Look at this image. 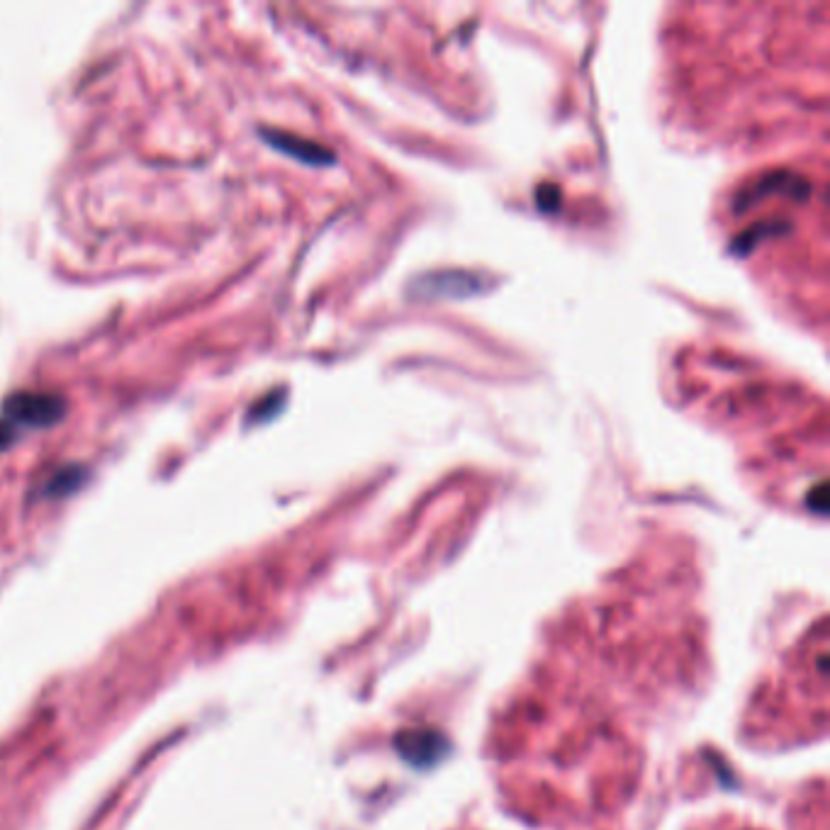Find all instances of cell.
<instances>
[{
	"mask_svg": "<svg viewBox=\"0 0 830 830\" xmlns=\"http://www.w3.org/2000/svg\"><path fill=\"white\" fill-rule=\"evenodd\" d=\"M3 409L13 422L44 429V426H54L59 419H64L66 400L56 392L20 390L5 400Z\"/></svg>",
	"mask_w": 830,
	"mask_h": 830,
	"instance_id": "obj_1",
	"label": "cell"
},
{
	"mask_svg": "<svg viewBox=\"0 0 830 830\" xmlns=\"http://www.w3.org/2000/svg\"><path fill=\"white\" fill-rule=\"evenodd\" d=\"M485 288L482 276L465 271H443L431 273V276H422L412 283V295L424 297V300H439V297H468L478 295Z\"/></svg>",
	"mask_w": 830,
	"mask_h": 830,
	"instance_id": "obj_2",
	"label": "cell"
},
{
	"mask_svg": "<svg viewBox=\"0 0 830 830\" xmlns=\"http://www.w3.org/2000/svg\"><path fill=\"white\" fill-rule=\"evenodd\" d=\"M263 139H266V142H271L276 149L285 151L288 156H293V159L305 161V164L324 166V164H332V161H334L332 151L324 149L322 144L310 142V139L295 137V134H285V132H278V130H263Z\"/></svg>",
	"mask_w": 830,
	"mask_h": 830,
	"instance_id": "obj_3",
	"label": "cell"
},
{
	"mask_svg": "<svg viewBox=\"0 0 830 830\" xmlns=\"http://www.w3.org/2000/svg\"><path fill=\"white\" fill-rule=\"evenodd\" d=\"M83 478V470L78 468V465H71V468H61L56 470L52 482H49V490L52 492H64L69 490V487H76L78 482Z\"/></svg>",
	"mask_w": 830,
	"mask_h": 830,
	"instance_id": "obj_4",
	"label": "cell"
},
{
	"mask_svg": "<svg viewBox=\"0 0 830 830\" xmlns=\"http://www.w3.org/2000/svg\"><path fill=\"white\" fill-rule=\"evenodd\" d=\"M280 402H283V395H280V392H278V395H276V392H273V395H268L266 400L259 402V405L251 407V419H256V422H261V419L271 417L273 412H278Z\"/></svg>",
	"mask_w": 830,
	"mask_h": 830,
	"instance_id": "obj_5",
	"label": "cell"
},
{
	"mask_svg": "<svg viewBox=\"0 0 830 830\" xmlns=\"http://www.w3.org/2000/svg\"><path fill=\"white\" fill-rule=\"evenodd\" d=\"M15 429H13V424H8V422H3V419H0V448H8L10 443L15 441Z\"/></svg>",
	"mask_w": 830,
	"mask_h": 830,
	"instance_id": "obj_6",
	"label": "cell"
}]
</instances>
